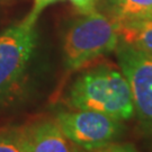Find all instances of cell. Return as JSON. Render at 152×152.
<instances>
[{"mask_svg": "<svg viewBox=\"0 0 152 152\" xmlns=\"http://www.w3.org/2000/svg\"><path fill=\"white\" fill-rule=\"evenodd\" d=\"M69 103L76 109L102 113L121 122L134 115L127 79L122 71L107 65L78 77L69 91Z\"/></svg>", "mask_w": 152, "mask_h": 152, "instance_id": "obj_1", "label": "cell"}, {"mask_svg": "<svg viewBox=\"0 0 152 152\" xmlns=\"http://www.w3.org/2000/svg\"><path fill=\"white\" fill-rule=\"evenodd\" d=\"M120 43L116 24L97 11L86 14L72 24L64 37L65 65L76 70L98 56L109 53Z\"/></svg>", "mask_w": 152, "mask_h": 152, "instance_id": "obj_2", "label": "cell"}, {"mask_svg": "<svg viewBox=\"0 0 152 152\" xmlns=\"http://www.w3.org/2000/svg\"><path fill=\"white\" fill-rule=\"evenodd\" d=\"M28 16L0 34V103L17 88L36 46L35 23Z\"/></svg>", "mask_w": 152, "mask_h": 152, "instance_id": "obj_3", "label": "cell"}, {"mask_svg": "<svg viewBox=\"0 0 152 152\" xmlns=\"http://www.w3.org/2000/svg\"><path fill=\"white\" fill-rule=\"evenodd\" d=\"M55 123L68 139L87 151H96L108 145L123 131L121 121L82 109L62 112L58 114Z\"/></svg>", "mask_w": 152, "mask_h": 152, "instance_id": "obj_4", "label": "cell"}, {"mask_svg": "<svg viewBox=\"0 0 152 152\" xmlns=\"http://www.w3.org/2000/svg\"><path fill=\"white\" fill-rule=\"evenodd\" d=\"M115 50L130 86L134 114L152 132V55L121 42Z\"/></svg>", "mask_w": 152, "mask_h": 152, "instance_id": "obj_5", "label": "cell"}, {"mask_svg": "<svg viewBox=\"0 0 152 152\" xmlns=\"http://www.w3.org/2000/svg\"><path fill=\"white\" fill-rule=\"evenodd\" d=\"M29 152H83L68 139L55 122H39L27 129Z\"/></svg>", "mask_w": 152, "mask_h": 152, "instance_id": "obj_6", "label": "cell"}, {"mask_svg": "<svg viewBox=\"0 0 152 152\" xmlns=\"http://www.w3.org/2000/svg\"><path fill=\"white\" fill-rule=\"evenodd\" d=\"M121 43L152 55V18L117 24Z\"/></svg>", "mask_w": 152, "mask_h": 152, "instance_id": "obj_7", "label": "cell"}, {"mask_svg": "<svg viewBox=\"0 0 152 152\" xmlns=\"http://www.w3.org/2000/svg\"><path fill=\"white\" fill-rule=\"evenodd\" d=\"M115 24L152 18V0H108Z\"/></svg>", "mask_w": 152, "mask_h": 152, "instance_id": "obj_8", "label": "cell"}, {"mask_svg": "<svg viewBox=\"0 0 152 152\" xmlns=\"http://www.w3.org/2000/svg\"><path fill=\"white\" fill-rule=\"evenodd\" d=\"M0 152H29L27 129H1Z\"/></svg>", "mask_w": 152, "mask_h": 152, "instance_id": "obj_9", "label": "cell"}, {"mask_svg": "<svg viewBox=\"0 0 152 152\" xmlns=\"http://www.w3.org/2000/svg\"><path fill=\"white\" fill-rule=\"evenodd\" d=\"M69 1L83 15L95 11L96 0H69Z\"/></svg>", "mask_w": 152, "mask_h": 152, "instance_id": "obj_10", "label": "cell"}, {"mask_svg": "<svg viewBox=\"0 0 152 152\" xmlns=\"http://www.w3.org/2000/svg\"><path fill=\"white\" fill-rule=\"evenodd\" d=\"M98 152H137L136 149L131 144H113L98 149Z\"/></svg>", "mask_w": 152, "mask_h": 152, "instance_id": "obj_11", "label": "cell"}, {"mask_svg": "<svg viewBox=\"0 0 152 152\" xmlns=\"http://www.w3.org/2000/svg\"><path fill=\"white\" fill-rule=\"evenodd\" d=\"M58 1H61V0H35L33 10L29 14L35 17V18H38V15L42 12L43 9H45L48 6L58 2Z\"/></svg>", "mask_w": 152, "mask_h": 152, "instance_id": "obj_12", "label": "cell"}]
</instances>
